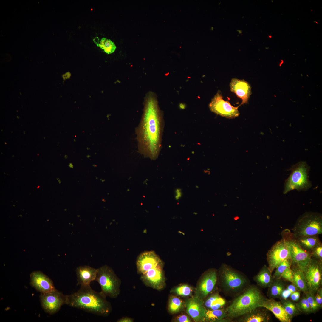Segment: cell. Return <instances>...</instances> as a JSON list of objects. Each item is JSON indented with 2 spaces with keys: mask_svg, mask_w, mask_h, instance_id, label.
Masks as SVG:
<instances>
[{
  "mask_svg": "<svg viewBox=\"0 0 322 322\" xmlns=\"http://www.w3.org/2000/svg\"><path fill=\"white\" fill-rule=\"evenodd\" d=\"M163 129L162 116L155 95H148L145 102L143 112L136 129L138 151L145 157L154 160L161 148Z\"/></svg>",
  "mask_w": 322,
  "mask_h": 322,
  "instance_id": "6da1fadb",
  "label": "cell"
},
{
  "mask_svg": "<svg viewBox=\"0 0 322 322\" xmlns=\"http://www.w3.org/2000/svg\"><path fill=\"white\" fill-rule=\"evenodd\" d=\"M106 297L101 292L94 290L90 285L81 286L76 292L66 295V304L95 314L106 316L110 313L112 309Z\"/></svg>",
  "mask_w": 322,
  "mask_h": 322,
  "instance_id": "7a4b0ae2",
  "label": "cell"
},
{
  "mask_svg": "<svg viewBox=\"0 0 322 322\" xmlns=\"http://www.w3.org/2000/svg\"><path fill=\"white\" fill-rule=\"evenodd\" d=\"M266 298L256 286L250 285L234 297L226 308L227 318L232 321L261 305Z\"/></svg>",
  "mask_w": 322,
  "mask_h": 322,
  "instance_id": "3957f363",
  "label": "cell"
},
{
  "mask_svg": "<svg viewBox=\"0 0 322 322\" xmlns=\"http://www.w3.org/2000/svg\"><path fill=\"white\" fill-rule=\"evenodd\" d=\"M220 290L226 295L235 297L250 285L247 276L225 264H222L218 273Z\"/></svg>",
  "mask_w": 322,
  "mask_h": 322,
  "instance_id": "277c9868",
  "label": "cell"
},
{
  "mask_svg": "<svg viewBox=\"0 0 322 322\" xmlns=\"http://www.w3.org/2000/svg\"><path fill=\"white\" fill-rule=\"evenodd\" d=\"M310 167L304 161L298 162L290 169L291 171L290 176L286 180L283 193L286 194L290 191L296 190L298 191H306L312 186L309 178Z\"/></svg>",
  "mask_w": 322,
  "mask_h": 322,
  "instance_id": "5b68a950",
  "label": "cell"
},
{
  "mask_svg": "<svg viewBox=\"0 0 322 322\" xmlns=\"http://www.w3.org/2000/svg\"><path fill=\"white\" fill-rule=\"evenodd\" d=\"M294 237L318 235L322 234V216L318 212H307L297 219L292 229Z\"/></svg>",
  "mask_w": 322,
  "mask_h": 322,
  "instance_id": "8992f818",
  "label": "cell"
},
{
  "mask_svg": "<svg viewBox=\"0 0 322 322\" xmlns=\"http://www.w3.org/2000/svg\"><path fill=\"white\" fill-rule=\"evenodd\" d=\"M95 281L100 286V292L106 297L116 298L119 295L121 281L110 267L105 265L97 269Z\"/></svg>",
  "mask_w": 322,
  "mask_h": 322,
  "instance_id": "52a82bcc",
  "label": "cell"
},
{
  "mask_svg": "<svg viewBox=\"0 0 322 322\" xmlns=\"http://www.w3.org/2000/svg\"><path fill=\"white\" fill-rule=\"evenodd\" d=\"M289 258L291 259L289 241L286 239L277 242L267 254L268 267L272 273L281 262Z\"/></svg>",
  "mask_w": 322,
  "mask_h": 322,
  "instance_id": "ba28073f",
  "label": "cell"
},
{
  "mask_svg": "<svg viewBox=\"0 0 322 322\" xmlns=\"http://www.w3.org/2000/svg\"><path fill=\"white\" fill-rule=\"evenodd\" d=\"M208 106L211 112L226 118H234L240 114L238 110L239 106H233L229 101L224 100L219 90L212 99Z\"/></svg>",
  "mask_w": 322,
  "mask_h": 322,
  "instance_id": "9c48e42d",
  "label": "cell"
},
{
  "mask_svg": "<svg viewBox=\"0 0 322 322\" xmlns=\"http://www.w3.org/2000/svg\"><path fill=\"white\" fill-rule=\"evenodd\" d=\"M218 282V273L210 269L203 275L195 290L194 295L204 300L216 290Z\"/></svg>",
  "mask_w": 322,
  "mask_h": 322,
  "instance_id": "30bf717a",
  "label": "cell"
},
{
  "mask_svg": "<svg viewBox=\"0 0 322 322\" xmlns=\"http://www.w3.org/2000/svg\"><path fill=\"white\" fill-rule=\"evenodd\" d=\"M40 299L44 311L53 314L57 312L63 305L66 304V295L56 289L48 292L41 293Z\"/></svg>",
  "mask_w": 322,
  "mask_h": 322,
  "instance_id": "8fae6325",
  "label": "cell"
},
{
  "mask_svg": "<svg viewBox=\"0 0 322 322\" xmlns=\"http://www.w3.org/2000/svg\"><path fill=\"white\" fill-rule=\"evenodd\" d=\"M162 261L156 266L141 274L140 279L147 287L158 290H163L165 287V278Z\"/></svg>",
  "mask_w": 322,
  "mask_h": 322,
  "instance_id": "7c38bea8",
  "label": "cell"
},
{
  "mask_svg": "<svg viewBox=\"0 0 322 322\" xmlns=\"http://www.w3.org/2000/svg\"><path fill=\"white\" fill-rule=\"evenodd\" d=\"M322 262L312 258L311 262L303 272L309 290L313 292H316L321 284Z\"/></svg>",
  "mask_w": 322,
  "mask_h": 322,
  "instance_id": "4fadbf2b",
  "label": "cell"
},
{
  "mask_svg": "<svg viewBox=\"0 0 322 322\" xmlns=\"http://www.w3.org/2000/svg\"><path fill=\"white\" fill-rule=\"evenodd\" d=\"M291 265L305 271L312 259L311 253L303 249L296 240H289Z\"/></svg>",
  "mask_w": 322,
  "mask_h": 322,
  "instance_id": "5bb4252c",
  "label": "cell"
},
{
  "mask_svg": "<svg viewBox=\"0 0 322 322\" xmlns=\"http://www.w3.org/2000/svg\"><path fill=\"white\" fill-rule=\"evenodd\" d=\"M186 313L196 322H202L206 309L204 301L194 295L186 299L185 302Z\"/></svg>",
  "mask_w": 322,
  "mask_h": 322,
  "instance_id": "9a60e30c",
  "label": "cell"
},
{
  "mask_svg": "<svg viewBox=\"0 0 322 322\" xmlns=\"http://www.w3.org/2000/svg\"><path fill=\"white\" fill-rule=\"evenodd\" d=\"M162 261L154 251L144 252L138 256L137 259L136 264L138 273L143 274Z\"/></svg>",
  "mask_w": 322,
  "mask_h": 322,
  "instance_id": "2e32d148",
  "label": "cell"
},
{
  "mask_svg": "<svg viewBox=\"0 0 322 322\" xmlns=\"http://www.w3.org/2000/svg\"><path fill=\"white\" fill-rule=\"evenodd\" d=\"M30 277L31 285L41 293L56 289L52 281L41 271H33L31 273Z\"/></svg>",
  "mask_w": 322,
  "mask_h": 322,
  "instance_id": "e0dca14e",
  "label": "cell"
},
{
  "mask_svg": "<svg viewBox=\"0 0 322 322\" xmlns=\"http://www.w3.org/2000/svg\"><path fill=\"white\" fill-rule=\"evenodd\" d=\"M231 91L242 100V103L239 106L248 103L252 94L251 87L249 83L244 79L233 78L230 83Z\"/></svg>",
  "mask_w": 322,
  "mask_h": 322,
  "instance_id": "ac0fdd59",
  "label": "cell"
},
{
  "mask_svg": "<svg viewBox=\"0 0 322 322\" xmlns=\"http://www.w3.org/2000/svg\"><path fill=\"white\" fill-rule=\"evenodd\" d=\"M268 310L262 307H257L236 318L238 322H268L270 320Z\"/></svg>",
  "mask_w": 322,
  "mask_h": 322,
  "instance_id": "d6986e66",
  "label": "cell"
},
{
  "mask_svg": "<svg viewBox=\"0 0 322 322\" xmlns=\"http://www.w3.org/2000/svg\"><path fill=\"white\" fill-rule=\"evenodd\" d=\"M261 307L271 312L281 322H290L291 318L285 311L281 303L274 299L266 298Z\"/></svg>",
  "mask_w": 322,
  "mask_h": 322,
  "instance_id": "ffe728a7",
  "label": "cell"
},
{
  "mask_svg": "<svg viewBox=\"0 0 322 322\" xmlns=\"http://www.w3.org/2000/svg\"><path fill=\"white\" fill-rule=\"evenodd\" d=\"M97 269L89 266H80L76 270L77 285L80 286L90 285V282L95 280Z\"/></svg>",
  "mask_w": 322,
  "mask_h": 322,
  "instance_id": "44dd1931",
  "label": "cell"
},
{
  "mask_svg": "<svg viewBox=\"0 0 322 322\" xmlns=\"http://www.w3.org/2000/svg\"><path fill=\"white\" fill-rule=\"evenodd\" d=\"M204 305L207 310H215L226 308V300L222 298L218 291H214L204 300Z\"/></svg>",
  "mask_w": 322,
  "mask_h": 322,
  "instance_id": "7402d4cb",
  "label": "cell"
},
{
  "mask_svg": "<svg viewBox=\"0 0 322 322\" xmlns=\"http://www.w3.org/2000/svg\"><path fill=\"white\" fill-rule=\"evenodd\" d=\"M272 273L268 266L264 265L254 277L253 280L258 285L262 288L269 287L273 280Z\"/></svg>",
  "mask_w": 322,
  "mask_h": 322,
  "instance_id": "603a6c76",
  "label": "cell"
},
{
  "mask_svg": "<svg viewBox=\"0 0 322 322\" xmlns=\"http://www.w3.org/2000/svg\"><path fill=\"white\" fill-rule=\"evenodd\" d=\"M232 321L227 318L226 308L215 310L206 309L202 321L204 322H229Z\"/></svg>",
  "mask_w": 322,
  "mask_h": 322,
  "instance_id": "cb8c5ba5",
  "label": "cell"
},
{
  "mask_svg": "<svg viewBox=\"0 0 322 322\" xmlns=\"http://www.w3.org/2000/svg\"><path fill=\"white\" fill-rule=\"evenodd\" d=\"M293 273V284L300 290L305 292L309 291L307 282L303 272L299 268L291 265Z\"/></svg>",
  "mask_w": 322,
  "mask_h": 322,
  "instance_id": "d4e9b609",
  "label": "cell"
},
{
  "mask_svg": "<svg viewBox=\"0 0 322 322\" xmlns=\"http://www.w3.org/2000/svg\"><path fill=\"white\" fill-rule=\"evenodd\" d=\"M297 242L304 250L310 253L312 249L321 242L318 235L304 236L296 238Z\"/></svg>",
  "mask_w": 322,
  "mask_h": 322,
  "instance_id": "484cf974",
  "label": "cell"
},
{
  "mask_svg": "<svg viewBox=\"0 0 322 322\" xmlns=\"http://www.w3.org/2000/svg\"><path fill=\"white\" fill-rule=\"evenodd\" d=\"M279 279H273L267 292V295L269 298L274 299L281 297L283 291L284 289L283 283Z\"/></svg>",
  "mask_w": 322,
  "mask_h": 322,
  "instance_id": "4316f807",
  "label": "cell"
},
{
  "mask_svg": "<svg viewBox=\"0 0 322 322\" xmlns=\"http://www.w3.org/2000/svg\"><path fill=\"white\" fill-rule=\"evenodd\" d=\"M185 308V302L177 296L171 295L170 297L168 305L169 312L175 314L180 312Z\"/></svg>",
  "mask_w": 322,
  "mask_h": 322,
  "instance_id": "83f0119b",
  "label": "cell"
},
{
  "mask_svg": "<svg viewBox=\"0 0 322 322\" xmlns=\"http://www.w3.org/2000/svg\"><path fill=\"white\" fill-rule=\"evenodd\" d=\"M93 41L97 46L108 54L113 53L116 49V47L114 43L110 39L103 38L100 40L98 37H96L93 39Z\"/></svg>",
  "mask_w": 322,
  "mask_h": 322,
  "instance_id": "f1b7e54d",
  "label": "cell"
},
{
  "mask_svg": "<svg viewBox=\"0 0 322 322\" xmlns=\"http://www.w3.org/2000/svg\"><path fill=\"white\" fill-rule=\"evenodd\" d=\"M194 290L191 286L186 284H182L172 288L171 292L183 297L191 296Z\"/></svg>",
  "mask_w": 322,
  "mask_h": 322,
  "instance_id": "f546056e",
  "label": "cell"
},
{
  "mask_svg": "<svg viewBox=\"0 0 322 322\" xmlns=\"http://www.w3.org/2000/svg\"><path fill=\"white\" fill-rule=\"evenodd\" d=\"M291 260L290 258L286 259L281 262L275 268V271L273 276V279H280L284 271L287 268L291 267Z\"/></svg>",
  "mask_w": 322,
  "mask_h": 322,
  "instance_id": "4dcf8cb0",
  "label": "cell"
},
{
  "mask_svg": "<svg viewBox=\"0 0 322 322\" xmlns=\"http://www.w3.org/2000/svg\"><path fill=\"white\" fill-rule=\"evenodd\" d=\"M285 311L292 318L297 315L298 311L296 305L289 300H284L281 303Z\"/></svg>",
  "mask_w": 322,
  "mask_h": 322,
  "instance_id": "1f68e13d",
  "label": "cell"
},
{
  "mask_svg": "<svg viewBox=\"0 0 322 322\" xmlns=\"http://www.w3.org/2000/svg\"><path fill=\"white\" fill-rule=\"evenodd\" d=\"M296 305L298 311L306 314L312 312L305 296H303Z\"/></svg>",
  "mask_w": 322,
  "mask_h": 322,
  "instance_id": "d6a6232c",
  "label": "cell"
},
{
  "mask_svg": "<svg viewBox=\"0 0 322 322\" xmlns=\"http://www.w3.org/2000/svg\"><path fill=\"white\" fill-rule=\"evenodd\" d=\"M305 293L306 297L312 312H316L320 307L316 301L314 292L309 290Z\"/></svg>",
  "mask_w": 322,
  "mask_h": 322,
  "instance_id": "836d02e7",
  "label": "cell"
},
{
  "mask_svg": "<svg viewBox=\"0 0 322 322\" xmlns=\"http://www.w3.org/2000/svg\"><path fill=\"white\" fill-rule=\"evenodd\" d=\"M310 253L312 258L322 262V244L321 242L312 249Z\"/></svg>",
  "mask_w": 322,
  "mask_h": 322,
  "instance_id": "e575fe53",
  "label": "cell"
},
{
  "mask_svg": "<svg viewBox=\"0 0 322 322\" xmlns=\"http://www.w3.org/2000/svg\"><path fill=\"white\" fill-rule=\"evenodd\" d=\"M281 278L289 281L292 282L293 273L291 267L287 268L282 274Z\"/></svg>",
  "mask_w": 322,
  "mask_h": 322,
  "instance_id": "d590c367",
  "label": "cell"
},
{
  "mask_svg": "<svg viewBox=\"0 0 322 322\" xmlns=\"http://www.w3.org/2000/svg\"><path fill=\"white\" fill-rule=\"evenodd\" d=\"M317 293L315 296L316 301L320 307L321 306L322 304V289L319 288L316 291Z\"/></svg>",
  "mask_w": 322,
  "mask_h": 322,
  "instance_id": "8d00e7d4",
  "label": "cell"
},
{
  "mask_svg": "<svg viewBox=\"0 0 322 322\" xmlns=\"http://www.w3.org/2000/svg\"><path fill=\"white\" fill-rule=\"evenodd\" d=\"M175 321L178 322H190L191 320L188 315H182L178 316L176 318Z\"/></svg>",
  "mask_w": 322,
  "mask_h": 322,
  "instance_id": "74e56055",
  "label": "cell"
},
{
  "mask_svg": "<svg viewBox=\"0 0 322 322\" xmlns=\"http://www.w3.org/2000/svg\"><path fill=\"white\" fill-rule=\"evenodd\" d=\"M291 293L287 289H284L283 291L281 297L284 300L287 299L290 295Z\"/></svg>",
  "mask_w": 322,
  "mask_h": 322,
  "instance_id": "f35d334b",
  "label": "cell"
},
{
  "mask_svg": "<svg viewBox=\"0 0 322 322\" xmlns=\"http://www.w3.org/2000/svg\"><path fill=\"white\" fill-rule=\"evenodd\" d=\"M134 319L128 317H123L119 319L117 321L118 322H133Z\"/></svg>",
  "mask_w": 322,
  "mask_h": 322,
  "instance_id": "ab89813d",
  "label": "cell"
},
{
  "mask_svg": "<svg viewBox=\"0 0 322 322\" xmlns=\"http://www.w3.org/2000/svg\"><path fill=\"white\" fill-rule=\"evenodd\" d=\"M297 287L293 284L289 285L287 289L290 292L291 294L296 291Z\"/></svg>",
  "mask_w": 322,
  "mask_h": 322,
  "instance_id": "60d3db41",
  "label": "cell"
},
{
  "mask_svg": "<svg viewBox=\"0 0 322 322\" xmlns=\"http://www.w3.org/2000/svg\"><path fill=\"white\" fill-rule=\"evenodd\" d=\"M176 198L177 199H179L181 197V191L180 189H177L176 191Z\"/></svg>",
  "mask_w": 322,
  "mask_h": 322,
  "instance_id": "b9f144b4",
  "label": "cell"
},
{
  "mask_svg": "<svg viewBox=\"0 0 322 322\" xmlns=\"http://www.w3.org/2000/svg\"><path fill=\"white\" fill-rule=\"evenodd\" d=\"M290 298L293 301H297L295 292L291 293L290 295Z\"/></svg>",
  "mask_w": 322,
  "mask_h": 322,
  "instance_id": "7bdbcfd3",
  "label": "cell"
},
{
  "mask_svg": "<svg viewBox=\"0 0 322 322\" xmlns=\"http://www.w3.org/2000/svg\"><path fill=\"white\" fill-rule=\"evenodd\" d=\"M295 292L296 295L297 301H298L299 300V299L300 292V291H295Z\"/></svg>",
  "mask_w": 322,
  "mask_h": 322,
  "instance_id": "ee69618b",
  "label": "cell"
},
{
  "mask_svg": "<svg viewBox=\"0 0 322 322\" xmlns=\"http://www.w3.org/2000/svg\"><path fill=\"white\" fill-rule=\"evenodd\" d=\"M74 141H75V142H76V140H75V139H74Z\"/></svg>",
  "mask_w": 322,
  "mask_h": 322,
  "instance_id": "f6af8a7d",
  "label": "cell"
},
{
  "mask_svg": "<svg viewBox=\"0 0 322 322\" xmlns=\"http://www.w3.org/2000/svg\"><path fill=\"white\" fill-rule=\"evenodd\" d=\"M269 37H270V38H271V36H269Z\"/></svg>",
  "mask_w": 322,
  "mask_h": 322,
  "instance_id": "bcb514c9",
  "label": "cell"
}]
</instances>
